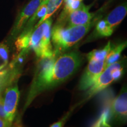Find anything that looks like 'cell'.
<instances>
[{
	"mask_svg": "<svg viewBox=\"0 0 127 127\" xmlns=\"http://www.w3.org/2000/svg\"><path fill=\"white\" fill-rule=\"evenodd\" d=\"M34 30H23L19 35L16 38L15 46L18 53L24 50H31L30 48V38Z\"/></svg>",
	"mask_w": 127,
	"mask_h": 127,
	"instance_id": "cell-13",
	"label": "cell"
},
{
	"mask_svg": "<svg viewBox=\"0 0 127 127\" xmlns=\"http://www.w3.org/2000/svg\"><path fill=\"white\" fill-rule=\"evenodd\" d=\"M64 0H49L47 4V11L45 15L42 19L38 22L35 25H34V29L36 28L38 26H39L41 23H43L44 21L47 20L48 18H50L51 16L57 11L63 4Z\"/></svg>",
	"mask_w": 127,
	"mask_h": 127,
	"instance_id": "cell-15",
	"label": "cell"
},
{
	"mask_svg": "<svg viewBox=\"0 0 127 127\" xmlns=\"http://www.w3.org/2000/svg\"><path fill=\"white\" fill-rule=\"evenodd\" d=\"M69 115V112H68L64 118H62L61 120H60V121H58L56 122V123L52 124V125H51V126L50 127H63L64 125L65 124V123L66 121L67 120V119L68 118Z\"/></svg>",
	"mask_w": 127,
	"mask_h": 127,
	"instance_id": "cell-18",
	"label": "cell"
},
{
	"mask_svg": "<svg viewBox=\"0 0 127 127\" xmlns=\"http://www.w3.org/2000/svg\"><path fill=\"white\" fill-rule=\"evenodd\" d=\"M81 1H82V0H81Z\"/></svg>",
	"mask_w": 127,
	"mask_h": 127,
	"instance_id": "cell-22",
	"label": "cell"
},
{
	"mask_svg": "<svg viewBox=\"0 0 127 127\" xmlns=\"http://www.w3.org/2000/svg\"><path fill=\"white\" fill-rule=\"evenodd\" d=\"M127 47V41L122 42L112 47L108 54L105 60V69L112 64L120 60L121 52Z\"/></svg>",
	"mask_w": 127,
	"mask_h": 127,
	"instance_id": "cell-12",
	"label": "cell"
},
{
	"mask_svg": "<svg viewBox=\"0 0 127 127\" xmlns=\"http://www.w3.org/2000/svg\"><path fill=\"white\" fill-rule=\"evenodd\" d=\"M42 0H31L27 5L17 17L15 23L11 31L9 39L13 41L21 32L28 20L33 15L39 7Z\"/></svg>",
	"mask_w": 127,
	"mask_h": 127,
	"instance_id": "cell-7",
	"label": "cell"
},
{
	"mask_svg": "<svg viewBox=\"0 0 127 127\" xmlns=\"http://www.w3.org/2000/svg\"><path fill=\"white\" fill-rule=\"evenodd\" d=\"M114 30L109 27L104 19L101 20L98 22L93 32L94 38H102L109 36L113 34Z\"/></svg>",
	"mask_w": 127,
	"mask_h": 127,
	"instance_id": "cell-14",
	"label": "cell"
},
{
	"mask_svg": "<svg viewBox=\"0 0 127 127\" xmlns=\"http://www.w3.org/2000/svg\"><path fill=\"white\" fill-rule=\"evenodd\" d=\"M125 59L118 61L107 66L102 71L96 81L94 82L85 94L84 101H87L95 94L107 88L114 82L121 78L124 72Z\"/></svg>",
	"mask_w": 127,
	"mask_h": 127,
	"instance_id": "cell-4",
	"label": "cell"
},
{
	"mask_svg": "<svg viewBox=\"0 0 127 127\" xmlns=\"http://www.w3.org/2000/svg\"><path fill=\"white\" fill-rule=\"evenodd\" d=\"M26 98L24 111L39 95L59 86L78 71L82 58L77 52L54 54L49 58L41 60Z\"/></svg>",
	"mask_w": 127,
	"mask_h": 127,
	"instance_id": "cell-1",
	"label": "cell"
},
{
	"mask_svg": "<svg viewBox=\"0 0 127 127\" xmlns=\"http://www.w3.org/2000/svg\"><path fill=\"white\" fill-rule=\"evenodd\" d=\"M127 2H125L111 11L104 20H105L106 23H107L109 27L114 30L123 21L127 15Z\"/></svg>",
	"mask_w": 127,
	"mask_h": 127,
	"instance_id": "cell-11",
	"label": "cell"
},
{
	"mask_svg": "<svg viewBox=\"0 0 127 127\" xmlns=\"http://www.w3.org/2000/svg\"><path fill=\"white\" fill-rule=\"evenodd\" d=\"M89 9L90 7H87L83 3H82L78 8L68 14L62 23L58 24L65 27H73L88 24L91 23V20L93 17V14L90 12Z\"/></svg>",
	"mask_w": 127,
	"mask_h": 127,
	"instance_id": "cell-8",
	"label": "cell"
},
{
	"mask_svg": "<svg viewBox=\"0 0 127 127\" xmlns=\"http://www.w3.org/2000/svg\"><path fill=\"white\" fill-rule=\"evenodd\" d=\"M111 42L109 41L108 44L102 49L100 50H94L90 52L87 55V59L90 60H95L101 61V60H105L107 57L108 54L111 50Z\"/></svg>",
	"mask_w": 127,
	"mask_h": 127,
	"instance_id": "cell-16",
	"label": "cell"
},
{
	"mask_svg": "<svg viewBox=\"0 0 127 127\" xmlns=\"http://www.w3.org/2000/svg\"><path fill=\"white\" fill-rule=\"evenodd\" d=\"M127 94L126 87H124L111 105V117L118 122L125 123L127 116Z\"/></svg>",
	"mask_w": 127,
	"mask_h": 127,
	"instance_id": "cell-9",
	"label": "cell"
},
{
	"mask_svg": "<svg viewBox=\"0 0 127 127\" xmlns=\"http://www.w3.org/2000/svg\"><path fill=\"white\" fill-rule=\"evenodd\" d=\"M0 59L3 61V64H8L9 48L7 45L4 42H0Z\"/></svg>",
	"mask_w": 127,
	"mask_h": 127,
	"instance_id": "cell-17",
	"label": "cell"
},
{
	"mask_svg": "<svg viewBox=\"0 0 127 127\" xmlns=\"http://www.w3.org/2000/svg\"><path fill=\"white\" fill-rule=\"evenodd\" d=\"M91 23L84 25L65 27L56 24L51 31L54 54L60 55L78 42L91 29Z\"/></svg>",
	"mask_w": 127,
	"mask_h": 127,
	"instance_id": "cell-2",
	"label": "cell"
},
{
	"mask_svg": "<svg viewBox=\"0 0 127 127\" xmlns=\"http://www.w3.org/2000/svg\"><path fill=\"white\" fill-rule=\"evenodd\" d=\"M49 0H42V1H41L40 5H44V4H47V2H48Z\"/></svg>",
	"mask_w": 127,
	"mask_h": 127,
	"instance_id": "cell-21",
	"label": "cell"
},
{
	"mask_svg": "<svg viewBox=\"0 0 127 127\" xmlns=\"http://www.w3.org/2000/svg\"><path fill=\"white\" fill-rule=\"evenodd\" d=\"M20 95L17 82L9 85L4 91L2 96L4 109L7 120L10 123H12L15 119Z\"/></svg>",
	"mask_w": 127,
	"mask_h": 127,
	"instance_id": "cell-5",
	"label": "cell"
},
{
	"mask_svg": "<svg viewBox=\"0 0 127 127\" xmlns=\"http://www.w3.org/2000/svg\"><path fill=\"white\" fill-rule=\"evenodd\" d=\"M21 74L20 67L12 66L10 64L0 66V94H2L8 87L17 82Z\"/></svg>",
	"mask_w": 127,
	"mask_h": 127,
	"instance_id": "cell-10",
	"label": "cell"
},
{
	"mask_svg": "<svg viewBox=\"0 0 127 127\" xmlns=\"http://www.w3.org/2000/svg\"><path fill=\"white\" fill-rule=\"evenodd\" d=\"M52 19L48 18L33 30L30 41V48L40 60L53 56L54 49L51 42Z\"/></svg>",
	"mask_w": 127,
	"mask_h": 127,
	"instance_id": "cell-3",
	"label": "cell"
},
{
	"mask_svg": "<svg viewBox=\"0 0 127 127\" xmlns=\"http://www.w3.org/2000/svg\"><path fill=\"white\" fill-rule=\"evenodd\" d=\"M88 61L79 84V89L82 91L90 88L105 69V60H90Z\"/></svg>",
	"mask_w": 127,
	"mask_h": 127,
	"instance_id": "cell-6",
	"label": "cell"
},
{
	"mask_svg": "<svg viewBox=\"0 0 127 127\" xmlns=\"http://www.w3.org/2000/svg\"><path fill=\"white\" fill-rule=\"evenodd\" d=\"M0 127H12V123L0 118Z\"/></svg>",
	"mask_w": 127,
	"mask_h": 127,
	"instance_id": "cell-20",
	"label": "cell"
},
{
	"mask_svg": "<svg viewBox=\"0 0 127 127\" xmlns=\"http://www.w3.org/2000/svg\"><path fill=\"white\" fill-rule=\"evenodd\" d=\"M0 118H2L4 120H7L5 113L4 109V104H3V97L2 94H0ZM8 121V120H7Z\"/></svg>",
	"mask_w": 127,
	"mask_h": 127,
	"instance_id": "cell-19",
	"label": "cell"
}]
</instances>
